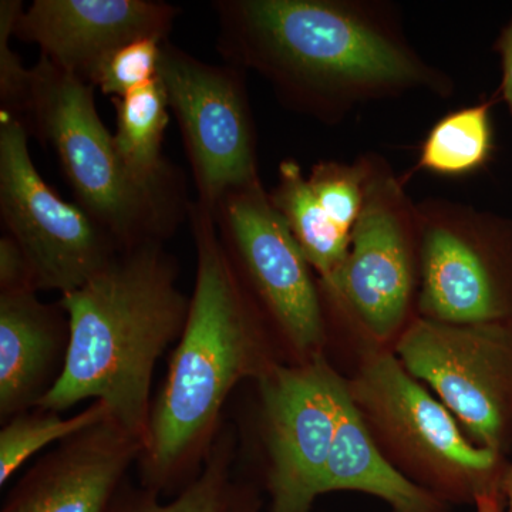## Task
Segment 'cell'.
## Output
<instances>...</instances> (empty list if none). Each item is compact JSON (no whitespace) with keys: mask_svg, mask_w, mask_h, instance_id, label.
<instances>
[{"mask_svg":"<svg viewBox=\"0 0 512 512\" xmlns=\"http://www.w3.org/2000/svg\"><path fill=\"white\" fill-rule=\"evenodd\" d=\"M194 238L190 312L151 404L138 484L174 497L200 474L224 426L229 396L275 363L268 320L239 278L210 212L188 208Z\"/></svg>","mask_w":512,"mask_h":512,"instance_id":"obj_1","label":"cell"},{"mask_svg":"<svg viewBox=\"0 0 512 512\" xmlns=\"http://www.w3.org/2000/svg\"><path fill=\"white\" fill-rule=\"evenodd\" d=\"M59 303L69 316V350L62 376L36 407L63 413L86 400L101 402L144 444L154 370L190 312L177 259L164 242L121 249Z\"/></svg>","mask_w":512,"mask_h":512,"instance_id":"obj_2","label":"cell"},{"mask_svg":"<svg viewBox=\"0 0 512 512\" xmlns=\"http://www.w3.org/2000/svg\"><path fill=\"white\" fill-rule=\"evenodd\" d=\"M218 49L305 109L430 83L427 67L370 20L328 0H221Z\"/></svg>","mask_w":512,"mask_h":512,"instance_id":"obj_3","label":"cell"},{"mask_svg":"<svg viewBox=\"0 0 512 512\" xmlns=\"http://www.w3.org/2000/svg\"><path fill=\"white\" fill-rule=\"evenodd\" d=\"M25 120L29 133L56 151L76 204L120 251L164 242L188 217L187 198L153 190L130 173L97 113L92 84L64 72L45 56L32 67Z\"/></svg>","mask_w":512,"mask_h":512,"instance_id":"obj_4","label":"cell"},{"mask_svg":"<svg viewBox=\"0 0 512 512\" xmlns=\"http://www.w3.org/2000/svg\"><path fill=\"white\" fill-rule=\"evenodd\" d=\"M348 389L384 457L414 484L448 505L504 494L511 464L468 439L453 413L393 352L369 348Z\"/></svg>","mask_w":512,"mask_h":512,"instance_id":"obj_5","label":"cell"},{"mask_svg":"<svg viewBox=\"0 0 512 512\" xmlns=\"http://www.w3.org/2000/svg\"><path fill=\"white\" fill-rule=\"evenodd\" d=\"M404 369L429 386L468 439L512 450V323L451 325L416 318L394 342Z\"/></svg>","mask_w":512,"mask_h":512,"instance_id":"obj_6","label":"cell"},{"mask_svg":"<svg viewBox=\"0 0 512 512\" xmlns=\"http://www.w3.org/2000/svg\"><path fill=\"white\" fill-rule=\"evenodd\" d=\"M215 222L239 278L292 362L323 355L326 320L312 266L261 181L225 195Z\"/></svg>","mask_w":512,"mask_h":512,"instance_id":"obj_7","label":"cell"},{"mask_svg":"<svg viewBox=\"0 0 512 512\" xmlns=\"http://www.w3.org/2000/svg\"><path fill=\"white\" fill-rule=\"evenodd\" d=\"M266 512H313L348 379L325 355L275 363L256 380Z\"/></svg>","mask_w":512,"mask_h":512,"instance_id":"obj_8","label":"cell"},{"mask_svg":"<svg viewBox=\"0 0 512 512\" xmlns=\"http://www.w3.org/2000/svg\"><path fill=\"white\" fill-rule=\"evenodd\" d=\"M0 215L25 252L36 291L69 293L99 274L120 252L114 239L36 170L29 131L0 114Z\"/></svg>","mask_w":512,"mask_h":512,"instance_id":"obj_9","label":"cell"},{"mask_svg":"<svg viewBox=\"0 0 512 512\" xmlns=\"http://www.w3.org/2000/svg\"><path fill=\"white\" fill-rule=\"evenodd\" d=\"M241 69L202 62L165 40L158 77L183 136L197 204L215 218L225 195L259 181Z\"/></svg>","mask_w":512,"mask_h":512,"instance_id":"obj_10","label":"cell"},{"mask_svg":"<svg viewBox=\"0 0 512 512\" xmlns=\"http://www.w3.org/2000/svg\"><path fill=\"white\" fill-rule=\"evenodd\" d=\"M421 318L451 325L512 323V228L461 211L419 217Z\"/></svg>","mask_w":512,"mask_h":512,"instance_id":"obj_11","label":"cell"},{"mask_svg":"<svg viewBox=\"0 0 512 512\" xmlns=\"http://www.w3.org/2000/svg\"><path fill=\"white\" fill-rule=\"evenodd\" d=\"M412 234L399 185L370 171L348 256L319 285L372 348L397 340L406 329L416 285Z\"/></svg>","mask_w":512,"mask_h":512,"instance_id":"obj_12","label":"cell"},{"mask_svg":"<svg viewBox=\"0 0 512 512\" xmlns=\"http://www.w3.org/2000/svg\"><path fill=\"white\" fill-rule=\"evenodd\" d=\"M178 15L177 6L153 0H35L20 13L13 35L90 84L119 47L143 39L165 42Z\"/></svg>","mask_w":512,"mask_h":512,"instance_id":"obj_13","label":"cell"},{"mask_svg":"<svg viewBox=\"0 0 512 512\" xmlns=\"http://www.w3.org/2000/svg\"><path fill=\"white\" fill-rule=\"evenodd\" d=\"M141 450L143 440L107 417L36 460L0 512H107Z\"/></svg>","mask_w":512,"mask_h":512,"instance_id":"obj_14","label":"cell"},{"mask_svg":"<svg viewBox=\"0 0 512 512\" xmlns=\"http://www.w3.org/2000/svg\"><path fill=\"white\" fill-rule=\"evenodd\" d=\"M69 316L36 291L0 293V421L33 409L62 376Z\"/></svg>","mask_w":512,"mask_h":512,"instance_id":"obj_15","label":"cell"},{"mask_svg":"<svg viewBox=\"0 0 512 512\" xmlns=\"http://www.w3.org/2000/svg\"><path fill=\"white\" fill-rule=\"evenodd\" d=\"M335 491L373 495L392 512H450V505L414 484L384 457L350 397L348 383L320 487L322 495Z\"/></svg>","mask_w":512,"mask_h":512,"instance_id":"obj_16","label":"cell"},{"mask_svg":"<svg viewBox=\"0 0 512 512\" xmlns=\"http://www.w3.org/2000/svg\"><path fill=\"white\" fill-rule=\"evenodd\" d=\"M107 512H265V498L239 474L237 433L224 423L200 474L183 491L165 498L127 480Z\"/></svg>","mask_w":512,"mask_h":512,"instance_id":"obj_17","label":"cell"},{"mask_svg":"<svg viewBox=\"0 0 512 512\" xmlns=\"http://www.w3.org/2000/svg\"><path fill=\"white\" fill-rule=\"evenodd\" d=\"M111 100L117 114L114 144L130 173L153 190L185 198L183 174L163 156L170 106L160 77Z\"/></svg>","mask_w":512,"mask_h":512,"instance_id":"obj_18","label":"cell"},{"mask_svg":"<svg viewBox=\"0 0 512 512\" xmlns=\"http://www.w3.org/2000/svg\"><path fill=\"white\" fill-rule=\"evenodd\" d=\"M271 197L291 229L312 269L328 281L348 256L352 234L335 224L316 200L308 178L293 160L279 165L278 185Z\"/></svg>","mask_w":512,"mask_h":512,"instance_id":"obj_19","label":"cell"},{"mask_svg":"<svg viewBox=\"0 0 512 512\" xmlns=\"http://www.w3.org/2000/svg\"><path fill=\"white\" fill-rule=\"evenodd\" d=\"M55 410L33 407L2 424L0 430V487L25 466L30 458L53 444L62 443L73 434L110 417L109 409L93 402L72 417H62Z\"/></svg>","mask_w":512,"mask_h":512,"instance_id":"obj_20","label":"cell"},{"mask_svg":"<svg viewBox=\"0 0 512 512\" xmlns=\"http://www.w3.org/2000/svg\"><path fill=\"white\" fill-rule=\"evenodd\" d=\"M490 103L448 114L431 128L420 167L443 175L468 174L487 163L493 150Z\"/></svg>","mask_w":512,"mask_h":512,"instance_id":"obj_21","label":"cell"},{"mask_svg":"<svg viewBox=\"0 0 512 512\" xmlns=\"http://www.w3.org/2000/svg\"><path fill=\"white\" fill-rule=\"evenodd\" d=\"M370 171L363 164L320 163L308 177L316 200L330 220L349 234L362 212Z\"/></svg>","mask_w":512,"mask_h":512,"instance_id":"obj_22","label":"cell"},{"mask_svg":"<svg viewBox=\"0 0 512 512\" xmlns=\"http://www.w3.org/2000/svg\"><path fill=\"white\" fill-rule=\"evenodd\" d=\"M163 43L143 39L119 47L100 63L90 84L111 99H119L147 86L158 77Z\"/></svg>","mask_w":512,"mask_h":512,"instance_id":"obj_23","label":"cell"},{"mask_svg":"<svg viewBox=\"0 0 512 512\" xmlns=\"http://www.w3.org/2000/svg\"><path fill=\"white\" fill-rule=\"evenodd\" d=\"M22 5L20 0L0 2V114L15 117L25 124L32 92V69H26L10 46Z\"/></svg>","mask_w":512,"mask_h":512,"instance_id":"obj_24","label":"cell"},{"mask_svg":"<svg viewBox=\"0 0 512 512\" xmlns=\"http://www.w3.org/2000/svg\"><path fill=\"white\" fill-rule=\"evenodd\" d=\"M19 291H36L32 268L18 242L5 234L0 238V293Z\"/></svg>","mask_w":512,"mask_h":512,"instance_id":"obj_25","label":"cell"},{"mask_svg":"<svg viewBox=\"0 0 512 512\" xmlns=\"http://www.w3.org/2000/svg\"><path fill=\"white\" fill-rule=\"evenodd\" d=\"M498 50H500L501 59H503L501 92H503L504 100L507 101L508 109L512 114V20L510 25L504 29L500 40H498Z\"/></svg>","mask_w":512,"mask_h":512,"instance_id":"obj_26","label":"cell"},{"mask_svg":"<svg viewBox=\"0 0 512 512\" xmlns=\"http://www.w3.org/2000/svg\"><path fill=\"white\" fill-rule=\"evenodd\" d=\"M476 512H505L504 494H487L476 501Z\"/></svg>","mask_w":512,"mask_h":512,"instance_id":"obj_27","label":"cell"},{"mask_svg":"<svg viewBox=\"0 0 512 512\" xmlns=\"http://www.w3.org/2000/svg\"><path fill=\"white\" fill-rule=\"evenodd\" d=\"M503 493L505 497V512H512V464L505 476Z\"/></svg>","mask_w":512,"mask_h":512,"instance_id":"obj_28","label":"cell"}]
</instances>
